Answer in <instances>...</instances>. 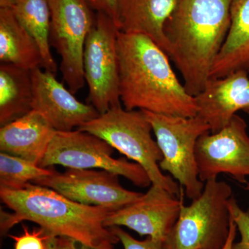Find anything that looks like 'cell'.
<instances>
[{
  "mask_svg": "<svg viewBox=\"0 0 249 249\" xmlns=\"http://www.w3.org/2000/svg\"><path fill=\"white\" fill-rule=\"evenodd\" d=\"M161 187L152 185L138 200L111 212L106 227H125L140 236L166 241L178 221L182 201Z\"/></svg>",
  "mask_w": 249,
  "mask_h": 249,
  "instance_id": "12",
  "label": "cell"
},
{
  "mask_svg": "<svg viewBox=\"0 0 249 249\" xmlns=\"http://www.w3.org/2000/svg\"><path fill=\"white\" fill-rule=\"evenodd\" d=\"M78 129L103 139L138 163L146 172L152 185L161 187L173 196L180 194L178 183L160 170L163 154L152 138V127L144 111L126 110L121 106H116Z\"/></svg>",
  "mask_w": 249,
  "mask_h": 249,
  "instance_id": "4",
  "label": "cell"
},
{
  "mask_svg": "<svg viewBox=\"0 0 249 249\" xmlns=\"http://www.w3.org/2000/svg\"><path fill=\"white\" fill-rule=\"evenodd\" d=\"M228 207L241 236L240 240L232 245V249H249V211L241 209L233 196L229 199Z\"/></svg>",
  "mask_w": 249,
  "mask_h": 249,
  "instance_id": "22",
  "label": "cell"
},
{
  "mask_svg": "<svg viewBox=\"0 0 249 249\" xmlns=\"http://www.w3.org/2000/svg\"><path fill=\"white\" fill-rule=\"evenodd\" d=\"M119 177L104 170L69 168L63 173L55 170L52 175L32 183L53 189L79 204L115 211L138 200L143 195L125 189Z\"/></svg>",
  "mask_w": 249,
  "mask_h": 249,
  "instance_id": "11",
  "label": "cell"
},
{
  "mask_svg": "<svg viewBox=\"0 0 249 249\" xmlns=\"http://www.w3.org/2000/svg\"><path fill=\"white\" fill-rule=\"evenodd\" d=\"M53 168H45L20 157L0 153V188L21 189L28 183L52 175Z\"/></svg>",
  "mask_w": 249,
  "mask_h": 249,
  "instance_id": "21",
  "label": "cell"
},
{
  "mask_svg": "<svg viewBox=\"0 0 249 249\" xmlns=\"http://www.w3.org/2000/svg\"><path fill=\"white\" fill-rule=\"evenodd\" d=\"M55 238L56 237H49L46 241V249H55Z\"/></svg>",
  "mask_w": 249,
  "mask_h": 249,
  "instance_id": "28",
  "label": "cell"
},
{
  "mask_svg": "<svg viewBox=\"0 0 249 249\" xmlns=\"http://www.w3.org/2000/svg\"><path fill=\"white\" fill-rule=\"evenodd\" d=\"M249 69V0H231L230 27L210 78Z\"/></svg>",
  "mask_w": 249,
  "mask_h": 249,
  "instance_id": "17",
  "label": "cell"
},
{
  "mask_svg": "<svg viewBox=\"0 0 249 249\" xmlns=\"http://www.w3.org/2000/svg\"><path fill=\"white\" fill-rule=\"evenodd\" d=\"M237 226H236L235 222L233 219H232L231 221L230 224V231H229V237L227 241L225 246L222 249H232V245L234 244V241H235L236 235H237Z\"/></svg>",
  "mask_w": 249,
  "mask_h": 249,
  "instance_id": "27",
  "label": "cell"
},
{
  "mask_svg": "<svg viewBox=\"0 0 249 249\" xmlns=\"http://www.w3.org/2000/svg\"><path fill=\"white\" fill-rule=\"evenodd\" d=\"M114 150L103 139L79 129L56 132L38 165L45 168L58 165L73 169L107 170L141 188L152 184L146 172L138 163L113 158Z\"/></svg>",
  "mask_w": 249,
  "mask_h": 249,
  "instance_id": "7",
  "label": "cell"
},
{
  "mask_svg": "<svg viewBox=\"0 0 249 249\" xmlns=\"http://www.w3.org/2000/svg\"><path fill=\"white\" fill-rule=\"evenodd\" d=\"M49 42L61 58L60 70L69 89L84 88L83 52L96 14L85 0H50Z\"/></svg>",
  "mask_w": 249,
  "mask_h": 249,
  "instance_id": "9",
  "label": "cell"
},
{
  "mask_svg": "<svg viewBox=\"0 0 249 249\" xmlns=\"http://www.w3.org/2000/svg\"><path fill=\"white\" fill-rule=\"evenodd\" d=\"M22 228V235H7L14 241V249H46V241L50 236L45 235L43 229L40 228L31 231L24 224Z\"/></svg>",
  "mask_w": 249,
  "mask_h": 249,
  "instance_id": "23",
  "label": "cell"
},
{
  "mask_svg": "<svg viewBox=\"0 0 249 249\" xmlns=\"http://www.w3.org/2000/svg\"><path fill=\"white\" fill-rule=\"evenodd\" d=\"M109 229L117 236L124 249H169L165 241L155 240L150 237L144 240H138L120 227Z\"/></svg>",
  "mask_w": 249,
  "mask_h": 249,
  "instance_id": "24",
  "label": "cell"
},
{
  "mask_svg": "<svg viewBox=\"0 0 249 249\" xmlns=\"http://www.w3.org/2000/svg\"><path fill=\"white\" fill-rule=\"evenodd\" d=\"M33 110L45 116L57 132H69L100 115L96 108L80 102L55 75L37 67L31 71Z\"/></svg>",
  "mask_w": 249,
  "mask_h": 249,
  "instance_id": "13",
  "label": "cell"
},
{
  "mask_svg": "<svg viewBox=\"0 0 249 249\" xmlns=\"http://www.w3.org/2000/svg\"><path fill=\"white\" fill-rule=\"evenodd\" d=\"M195 98L196 116L209 124L211 133H217L229 124L237 111L249 114L248 70L235 71L222 78H210Z\"/></svg>",
  "mask_w": 249,
  "mask_h": 249,
  "instance_id": "14",
  "label": "cell"
},
{
  "mask_svg": "<svg viewBox=\"0 0 249 249\" xmlns=\"http://www.w3.org/2000/svg\"><path fill=\"white\" fill-rule=\"evenodd\" d=\"M55 249H96L66 237H56Z\"/></svg>",
  "mask_w": 249,
  "mask_h": 249,
  "instance_id": "26",
  "label": "cell"
},
{
  "mask_svg": "<svg viewBox=\"0 0 249 249\" xmlns=\"http://www.w3.org/2000/svg\"><path fill=\"white\" fill-rule=\"evenodd\" d=\"M1 202L13 211H1L0 232L7 236L15 226L30 221L50 237H66L96 249H116L117 236L105 227L114 210L88 206L71 200L58 192L32 182L21 189L0 188Z\"/></svg>",
  "mask_w": 249,
  "mask_h": 249,
  "instance_id": "2",
  "label": "cell"
},
{
  "mask_svg": "<svg viewBox=\"0 0 249 249\" xmlns=\"http://www.w3.org/2000/svg\"><path fill=\"white\" fill-rule=\"evenodd\" d=\"M93 11L107 15L119 28V4L120 0H85Z\"/></svg>",
  "mask_w": 249,
  "mask_h": 249,
  "instance_id": "25",
  "label": "cell"
},
{
  "mask_svg": "<svg viewBox=\"0 0 249 249\" xmlns=\"http://www.w3.org/2000/svg\"><path fill=\"white\" fill-rule=\"evenodd\" d=\"M144 112L163 154L160 170L178 181L188 199L193 201L199 197L205 183L199 178L196 147L199 137L211 132L209 124L197 116L181 117Z\"/></svg>",
  "mask_w": 249,
  "mask_h": 249,
  "instance_id": "6",
  "label": "cell"
},
{
  "mask_svg": "<svg viewBox=\"0 0 249 249\" xmlns=\"http://www.w3.org/2000/svg\"><path fill=\"white\" fill-rule=\"evenodd\" d=\"M196 157L202 182L227 174L246 184L249 176V136L245 119L235 114L217 133L201 136L196 142Z\"/></svg>",
  "mask_w": 249,
  "mask_h": 249,
  "instance_id": "10",
  "label": "cell"
},
{
  "mask_svg": "<svg viewBox=\"0 0 249 249\" xmlns=\"http://www.w3.org/2000/svg\"><path fill=\"white\" fill-rule=\"evenodd\" d=\"M31 71L8 64L0 66V125L33 110Z\"/></svg>",
  "mask_w": 249,
  "mask_h": 249,
  "instance_id": "19",
  "label": "cell"
},
{
  "mask_svg": "<svg viewBox=\"0 0 249 249\" xmlns=\"http://www.w3.org/2000/svg\"><path fill=\"white\" fill-rule=\"evenodd\" d=\"M230 185L209 180L199 197L181 204L178 221L165 241L169 249H222L230 231Z\"/></svg>",
  "mask_w": 249,
  "mask_h": 249,
  "instance_id": "5",
  "label": "cell"
},
{
  "mask_svg": "<svg viewBox=\"0 0 249 249\" xmlns=\"http://www.w3.org/2000/svg\"><path fill=\"white\" fill-rule=\"evenodd\" d=\"M246 191L249 192V182H247L246 183V186L245 187Z\"/></svg>",
  "mask_w": 249,
  "mask_h": 249,
  "instance_id": "30",
  "label": "cell"
},
{
  "mask_svg": "<svg viewBox=\"0 0 249 249\" xmlns=\"http://www.w3.org/2000/svg\"><path fill=\"white\" fill-rule=\"evenodd\" d=\"M56 132L42 114L31 111L1 126L0 151L38 165Z\"/></svg>",
  "mask_w": 249,
  "mask_h": 249,
  "instance_id": "15",
  "label": "cell"
},
{
  "mask_svg": "<svg viewBox=\"0 0 249 249\" xmlns=\"http://www.w3.org/2000/svg\"><path fill=\"white\" fill-rule=\"evenodd\" d=\"M119 94L126 110L194 117L196 98L186 91L168 55L147 36L119 31Z\"/></svg>",
  "mask_w": 249,
  "mask_h": 249,
  "instance_id": "1",
  "label": "cell"
},
{
  "mask_svg": "<svg viewBox=\"0 0 249 249\" xmlns=\"http://www.w3.org/2000/svg\"><path fill=\"white\" fill-rule=\"evenodd\" d=\"M11 9L38 43L42 54V68L56 75L58 67L49 42L50 0H15Z\"/></svg>",
  "mask_w": 249,
  "mask_h": 249,
  "instance_id": "20",
  "label": "cell"
},
{
  "mask_svg": "<svg viewBox=\"0 0 249 249\" xmlns=\"http://www.w3.org/2000/svg\"><path fill=\"white\" fill-rule=\"evenodd\" d=\"M15 0H0V8L11 9L14 4Z\"/></svg>",
  "mask_w": 249,
  "mask_h": 249,
  "instance_id": "29",
  "label": "cell"
},
{
  "mask_svg": "<svg viewBox=\"0 0 249 249\" xmlns=\"http://www.w3.org/2000/svg\"><path fill=\"white\" fill-rule=\"evenodd\" d=\"M231 0H178L164 33L169 55L196 96L210 79L230 27Z\"/></svg>",
  "mask_w": 249,
  "mask_h": 249,
  "instance_id": "3",
  "label": "cell"
},
{
  "mask_svg": "<svg viewBox=\"0 0 249 249\" xmlns=\"http://www.w3.org/2000/svg\"><path fill=\"white\" fill-rule=\"evenodd\" d=\"M178 2V0H120L119 31L147 36L168 55L165 24Z\"/></svg>",
  "mask_w": 249,
  "mask_h": 249,
  "instance_id": "16",
  "label": "cell"
},
{
  "mask_svg": "<svg viewBox=\"0 0 249 249\" xmlns=\"http://www.w3.org/2000/svg\"><path fill=\"white\" fill-rule=\"evenodd\" d=\"M248 71H249V70H248Z\"/></svg>",
  "mask_w": 249,
  "mask_h": 249,
  "instance_id": "31",
  "label": "cell"
},
{
  "mask_svg": "<svg viewBox=\"0 0 249 249\" xmlns=\"http://www.w3.org/2000/svg\"><path fill=\"white\" fill-rule=\"evenodd\" d=\"M0 61L29 71L42 65L37 41L7 8H0Z\"/></svg>",
  "mask_w": 249,
  "mask_h": 249,
  "instance_id": "18",
  "label": "cell"
},
{
  "mask_svg": "<svg viewBox=\"0 0 249 249\" xmlns=\"http://www.w3.org/2000/svg\"><path fill=\"white\" fill-rule=\"evenodd\" d=\"M119 29L107 15L97 13L83 52L88 101L100 114L121 106L117 41Z\"/></svg>",
  "mask_w": 249,
  "mask_h": 249,
  "instance_id": "8",
  "label": "cell"
}]
</instances>
